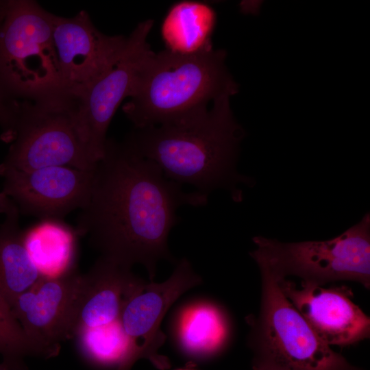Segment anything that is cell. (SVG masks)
Listing matches in <instances>:
<instances>
[{
	"instance_id": "cell-12",
	"label": "cell",
	"mask_w": 370,
	"mask_h": 370,
	"mask_svg": "<svg viewBox=\"0 0 370 370\" xmlns=\"http://www.w3.org/2000/svg\"><path fill=\"white\" fill-rule=\"evenodd\" d=\"M53 38L61 88L70 97L78 95L110 67L127 42L123 36L100 32L85 10L69 18L54 15Z\"/></svg>"
},
{
	"instance_id": "cell-14",
	"label": "cell",
	"mask_w": 370,
	"mask_h": 370,
	"mask_svg": "<svg viewBox=\"0 0 370 370\" xmlns=\"http://www.w3.org/2000/svg\"><path fill=\"white\" fill-rule=\"evenodd\" d=\"M131 269L99 256L82 274L72 338L80 330L106 325L121 319L127 302L146 283Z\"/></svg>"
},
{
	"instance_id": "cell-11",
	"label": "cell",
	"mask_w": 370,
	"mask_h": 370,
	"mask_svg": "<svg viewBox=\"0 0 370 370\" xmlns=\"http://www.w3.org/2000/svg\"><path fill=\"white\" fill-rule=\"evenodd\" d=\"M93 170L49 166L19 171L0 167L3 180L0 193L13 202L20 214L40 220H62L86 204Z\"/></svg>"
},
{
	"instance_id": "cell-10",
	"label": "cell",
	"mask_w": 370,
	"mask_h": 370,
	"mask_svg": "<svg viewBox=\"0 0 370 370\" xmlns=\"http://www.w3.org/2000/svg\"><path fill=\"white\" fill-rule=\"evenodd\" d=\"M201 277L190 262L182 258L164 282H146L125 304L121 322L128 342L127 365L131 370L140 358L149 360L158 369L170 367L169 360L159 354L166 336L162 321L174 302L185 292L200 284Z\"/></svg>"
},
{
	"instance_id": "cell-19",
	"label": "cell",
	"mask_w": 370,
	"mask_h": 370,
	"mask_svg": "<svg viewBox=\"0 0 370 370\" xmlns=\"http://www.w3.org/2000/svg\"><path fill=\"white\" fill-rule=\"evenodd\" d=\"M0 354L7 370H25L24 358L31 354L11 310L0 300Z\"/></svg>"
},
{
	"instance_id": "cell-9",
	"label": "cell",
	"mask_w": 370,
	"mask_h": 370,
	"mask_svg": "<svg viewBox=\"0 0 370 370\" xmlns=\"http://www.w3.org/2000/svg\"><path fill=\"white\" fill-rule=\"evenodd\" d=\"M82 274L58 278L40 277L14 302L12 313L31 356H56L65 340L71 339Z\"/></svg>"
},
{
	"instance_id": "cell-1",
	"label": "cell",
	"mask_w": 370,
	"mask_h": 370,
	"mask_svg": "<svg viewBox=\"0 0 370 370\" xmlns=\"http://www.w3.org/2000/svg\"><path fill=\"white\" fill-rule=\"evenodd\" d=\"M208 197L166 178L125 139L108 138L94 170L88 199L75 229L102 257L131 268L140 264L152 281L158 263L175 262L168 244L183 206H204Z\"/></svg>"
},
{
	"instance_id": "cell-17",
	"label": "cell",
	"mask_w": 370,
	"mask_h": 370,
	"mask_svg": "<svg viewBox=\"0 0 370 370\" xmlns=\"http://www.w3.org/2000/svg\"><path fill=\"white\" fill-rule=\"evenodd\" d=\"M215 21V12L207 3L196 1L174 3L161 26L165 49L191 55L212 47Z\"/></svg>"
},
{
	"instance_id": "cell-7",
	"label": "cell",
	"mask_w": 370,
	"mask_h": 370,
	"mask_svg": "<svg viewBox=\"0 0 370 370\" xmlns=\"http://www.w3.org/2000/svg\"><path fill=\"white\" fill-rule=\"evenodd\" d=\"M253 241L256 247L250 252L251 258L283 278L295 275L321 286L349 280L369 288V213L341 235L327 241L282 243L256 236Z\"/></svg>"
},
{
	"instance_id": "cell-18",
	"label": "cell",
	"mask_w": 370,
	"mask_h": 370,
	"mask_svg": "<svg viewBox=\"0 0 370 370\" xmlns=\"http://www.w3.org/2000/svg\"><path fill=\"white\" fill-rule=\"evenodd\" d=\"M229 333L223 312L217 306L199 301L187 306L180 314L177 336L188 354L204 357L217 353L225 345Z\"/></svg>"
},
{
	"instance_id": "cell-5",
	"label": "cell",
	"mask_w": 370,
	"mask_h": 370,
	"mask_svg": "<svg viewBox=\"0 0 370 370\" xmlns=\"http://www.w3.org/2000/svg\"><path fill=\"white\" fill-rule=\"evenodd\" d=\"M261 274L259 314L252 323L254 367L268 370H356L316 335L284 294L278 275L257 264Z\"/></svg>"
},
{
	"instance_id": "cell-15",
	"label": "cell",
	"mask_w": 370,
	"mask_h": 370,
	"mask_svg": "<svg viewBox=\"0 0 370 370\" xmlns=\"http://www.w3.org/2000/svg\"><path fill=\"white\" fill-rule=\"evenodd\" d=\"M0 300L12 311L16 300L40 278L23 243L20 213L7 197L0 193Z\"/></svg>"
},
{
	"instance_id": "cell-13",
	"label": "cell",
	"mask_w": 370,
	"mask_h": 370,
	"mask_svg": "<svg viewBox=\"0 0 370 370\" xmlns=\"http://www.w3.org/2000/svg\"><path fill=\"white\" fill-rule=\"evenodd\" d=\"M282 291L316 335L329 346H347L369 336L370 319L346 286L325 288L278 275Z\"/></svg>"
},
{
	"instance_id": "cell-24",
	"label": "cell",
	"mask_w": 370,
	"mask_h": 370,
	"mask_svg": "<svg viewBox=\"0 0 370 370\" xmlns=\"http://www.w3.org/2000/svg\"><path fill=\"white\" fill-rule=\"evenodd\" d=\"M2 367L1 365L0 364V369Z\"/></svg>"
},
{
	"instance_id": "cell-16",
	"label": "cell",
	"mask_w": 370,
	"mask_h": 370,
	"mask_svg": "<svg viewBox=\"0 0 370 370\" xmlns=\"http://www.w3.org/2000/svg\"><path fill=\"white\" fill-rule=\"evenodd\" d=\"M77 236L61 219H42L23 231V243L40 277L58 278L76 271Z\"/></svg>"
},
{
	"instance_id": "cell-8",
	"label": "cell",
	"mask_w": 370,
	"mask_h": 370,
	"mask_svg": "<svg viewBox=\"0 0 370 370\" xmlns=\"http://www.w3.org/2000/svg\"><path fill=\"white\" fill-rule=\"evenodd\" d=\"M153 26V19L138 23L114 63L78 95L69 96L80 138L95 162L104 154L107 131L117 108L130 97L141 68L153 53L147 42Z\"/></svg>"
},
{
	"instance_id": "cell-23",
	"label": "cell",
	"mask_w": 370,
	"mask_h": 370,
	"mask_svg": "<svg viewBox=\"0 0 370 370\" xmlns=\"http://www.w3.org/2000/svg\"><path fill=\"white\" fill-rule=\"evenodd\" d=\"M177 370H191V369H177Z\"/></svg>"
},
{
	"instance_id": "cell-6",
	"label": "cell",
	"mask_w": 370,
	"mask_h": 370,
	"mask_svg": "<svg viewBox=\"0 0 370 370\" xmlns=\"http://www.w3.org/2000/svg\"><path fill=\"white\" fill-rule=\"evenodd\" d=\"M97 163L80 138L69 96L59 92L18 100L14 132L0 167L29 171L70 166L92 171Z\"/></svg>"
},
{
	"instance_id": "cell-22",
	"label": "cell",
	"mask_w": 370,
	"mask_h": 370,
	"mask_svg": "<svg viewBox=\"0 0 370 370\" xmlns=\"http://www.w3.org/2000/svg\"><path fill=\"white\" fill-rule=\"evenodd\" d=\"M0 370H6L5 368L2 365V367L0 369Z\"/></svg>"
},
{
	"instance_id": "cell-3",
	"label": "cell",
	"mask_w": 370,
	"mask_h": 370,
	"mask_svg": "<svg viewBox=\"0 0 370 370\" xmlns=\"http://www.w3.org/2000/svg\"><path fill=\"white\" fill-rule=\"evenodd\" d=\"M226 52L213 47L191 55L153 52L141 68L123 106L134 129L177 120L210 101L238 92L225 65Z\"/></svg>"
},
{
	"instance_id": "cell-4",
	"label": "cell",
	"mask_w": 370,
	"mask_h": 370,
	"mask_svg": "<svg viewBox=\"0 0 370 370\" xmlns=\"http://www.w3.org/2000/svg\"><path fill=\"white\" fill-rule=\"evenodd\" d=\"M53 14L31 0L0 1V88L15 100L62 92Z\"/></svg>"
},
{
	"instance_id": "cell-2",
	"label": "cell",
	"mask_w": 370,
	"mask_h": 370,
	"mask_svg": "<svg viewBox=\"0 0 370 370\" xmlns=\"http://www.w3.org/2000/svg\"><path fill=\"white\" fill-rule=\"evenodd\" d=\"M232 94L212 101V107L195 110L174 121L134 129L125 140L144 158L156 162L164 176L209 196L227 190L242 200L238 183L250 179L236 171L240 145L245 133L230 107Z\"/></svg>"
},
{
	"instance_id": "cell-21",
	"label": "cell",
	"mask_w": 370,
	"mask_h": 370,
	"mask_svg": "<svg viewBox=\"0 0 370 370\" xmlns=\"http://www.w3.org/2000/svg\"><path fill=\"white\" fill-rule=\"evenodd\" d=\"M254 370H268V369H264L258 368V367H254Z\"/></svg>"
},
{
	"instance_id": "cell-20",
	"label": "cell",
	"mask_w": 370,
	"mask_h": 370,
	"mask_svg": "<svg viewBox=\"0 0 370 370\" xmlns=\"http://www.w3.org/2000/svg\"><path fill=\"white\" fill-rule=\"evenodd\" d=\"M18 100L6 95L0 88V127L1 140L10 143L14 132L18 115Z\"/></svg>"
}]
</instances>
